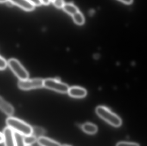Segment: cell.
I'll return each instance as SVG.
<instances>
[{"label": "cell", "instance_id": "ac0fdd59", "mask_svg": "<svg viewBox=\"0 0 147 146\" xmlns=\"http://www.w3.org/2000/svg\"><path fill=\"white\" fill-rule=\"evenodd\" d=\"M7 65V63L6 60L2 57L0 56V70L5 69Z\"/></svg>", "mask_w": 147, "mask_h": 146}, {"label": "cell", "instance_id": "3957f363", "mask_svg": "<svg viewBox=\"0 0 147 146\" xmlns=\"http://www.w3.org/2000/svg\"><path fill=\"white\" fill-rule=\"evenodd\" d=\"M7 64L12 72L20 80H25L28 79L29 77L28 72L18 60L11 58L9 60Z\"/></svg>", "mask_w": 147, "mask_h": 146}, {"label": "cell", "instance_id": "7a4b0ae2", "mask_svg": "<svg viewBox=\"0 0 147 146\" xmlns=\"http://www.w3.org/2000/svg\"><path fill=\"white\" fill-rule=\"evenodd\" d=\"M96 111L98 116L112 126L118 127L121 125L122 121L120 117L105 106H98Z\"/></svg>", "mask_w": 147, "mask_h": 146}, {"label": "cell", "instance_id": "5bb4252c", "mask_svg": "<svg viewBox=\"0 0 147 146\" xmlns=\"http://www.w3.org/2000/svg\"><path fill=\"white\" fill-rule=\"evenodd\" d=\"M37 138L33 135L24 136L23 138V143L24 145H31L34 144L36 141Z\"/></svg>", "mask_w": 147, "mask_h": 146}, {"label": "cell", "instance_id": "603a6c76", "mask_svg": "<svg viewBox=\"0 0 147 146\" xmlns=\"http://www.w3.org/2000/svg\"><path fill=\"white\" fill-rule=\"evenodd\" d=\"M3 142V134H2L0 133V144H1Z\"/></svg>", "mask_w": 147, "mask_h": 146}, {"label": "cell", "instance_id": "5b68a950", "mask_svg": "<svg viewBox=\"0 0 147 146\" xmlns=\"http://www.w3.org/2000/svg\"><path fill=\"white\" fill-rule=\"evenodd\" d=\"M44 81L40 79L20 80L18 82V86L20 89L25 91L37 89L44 87Z\"/></svg>", "mask_w": 147, "mask_h": 146}, {"label": "cell", "instance_id": "52a82bcc", "mask_svg": "<svg viewBox=\"0 0 147 146\" xmlns=\"http://www.w3.org/2000/svg\"><path fill=\"white\" fill-rule=\"evenodd\" d=\"M69 95L72 97L82 98L84 97L87 94L86 90L79 87H72L69 88L68 91Z\"/></svg>", "mask_w": 147, "mask_h": 146}, {"label": "cell", "instance_id": "44dd1931", "mask_svg": "<svg viewBox=\"0 0 147 146\" xmlns=\"http://www.w3.org/2000/svg\"><path fill=\"white\" fill-rule=\"evenodd\" d=\"M118 1L127 4H131L133 2V0H118Z\"/></svg>", "mask_w": 147, "mask_h": 146}, {"label": "cell", "instance_id": "4fadbf2b", "mask_svg": "<svg viewBox=\"0 0 147 146\" xmlns=\"http://www.w3.org/2000/svg\"><path fill=\"white\" fill-rule=\"evenodd\" d=\"M72 17L74 22L77 25H81L84 23V18L82 13L79 11L72 15Z\"/></svg>", "mask_w": 147, "mask_h": 146}, {"label": "cell", "instance_id": "7c38bea8", "mask_svg": "<svg viewBox=\"0 0 147 146\" xmlns=\"http://www.w3.org/2000/svg\"><path fill=\"white\" fill-rule=\"evenodd\" d=\"M63 8L65 12L72 16L79 11L78 8L72 3H65Z\"/></svg>", "mask_w": 147, "mask_h": 146}, {"label": "cell", "instance_id": "ba28073f", "mask_svg": "<svg viewBox=\"0 0 147 146\" xmlns=\"http://www.w3.org/2000/svg\"><path fill=\"white\" fill-rule=\"evenodd\" d=\"M13 4L26 11H31L34 9V5L28 0H9Z\"/></svg>", "mask_w": 147, "mask_h": 146}, {"label": "cell", "instance_id": "7402d4cb", "mask_svg": "<svg viewBox=\"0 0 147 146\" xmlns=\"http://www.w3.org/2000/svg\"><path fill=\"white\" fill-rule=\"evenodd\" d=\"M40 1H41V3L45 5H48L51 2V0H40Z\"/></svg>", "mask_w": 147, "mask_h": 146}, {"label": "cell", "instance_id": "9a60e30c", "mask_svg": "<svg viewBox=\"0 0 147 146\" xmlns=\"http://www.w3.org/2000/svg\"><path fill=\"white\" fill-rule=\"evenodd\" d=\"M45 133V130L42 128L38 127H34L32 128V135L35 136L37 138L43 136Z\"/></svg>", "mask_w": 147, "mask_h": 146}, {"label": "cell", "instance_id": "30bf717a", "mask_svg": "<svg viewBox=\"0 0 147 146\" xmlns=\"http://www.w3.org/2000/svg\"><path fill=\"white\" fill-rule=\"evenodd\" d=\"M38 142L41 146H59L60 144L53 140L47 137H40L38 139Z\"/></svg>", "mask_w": 147, "mask_h": 146}, {"label": "cell", "instance_id": "e0dca14e", "mask_svg": "<svg viewBox=\"0 0 147 146\" xmlns=\"http://www.w3.org/2000/svg\"><path fill=\"white\" fill-rule=\"evenodd\" d=\"M53 5L58 8H62L64 5L63 0H51Z\"/></svg>", "mask_w": 147, "mask_h": 146}, {"label": "cell", "instance_id": "8992f818", "mask_svg": "<svg viewBox=\"0 0 147 146\" xmlns=\"http://www.w3.org/2000/svg\"><path fill=\"white\" fill-rule=\"evenodd\" d=\"M13 130L8 127H5L3 130V142L6 146H15L14 133Z\"/></svg>", "mask_w": 147, "mask_h": 146}, {"label": "cell", "instance_id": "ffe728a7", "mask_svg": "<svg viewBox=\"0 0 147 146\" xmlns=\"http://www.w3.org/2000/svg\"><path fill=\"white\" fill-rule=\"evenodd\" d=\"M31 3H32L34 6H40L41 4V2L40 0H28Z\"/></svg>", "mask_w": 147, "mask_h": 146}, {"label": "cell", "instance_id": "277c9868", "mask_svg": "<svg viewBox=\"0 0 147 146\" xmlns=\"http://www.w3.org/2000/svg\"><path fill=\"white\" fill-rule=\"evenodd\" d=\"M44 86L61 93H68L69 88L68 85L57 79H48L45 80L44 81Z\"/></svg>", "mask_w": 147, "mask_h": 146}, {"label": "cell", "instance_id": "d6986e66", "mask_svg": "<svg viewBox=\"0 0 147 146\" xmlns=\"http://www.w3.org/2000/svg\"><path fill=\"white\" fill-rule=\"evenodd\" d=\"M117 146H138L139 144L134 142H128V141H121L118 142L117 144Z\"/></svg>", "mask_w": 147, "mask_h": 146}, {"label": "cell", "instance_id": "2e32d148", "mask_svg": "<svg viewBox=\"0 0 147 146\" xmlns=\"http://www.w3.org/2000/svg\"><path fill=\"white\" fill-rule=\"evenodd\" d=\"M15 141V145L22 146L24 145L23 143V138L24 136L22 135L19 133H14Z\"/></svg>", "mask_w": 147, "mask_h": 146}, {"label": "cell", "instance_id": "9c48e42d", "mask_svg": "<svg viewBox=\"0 0 147 146\" xmlns=\"http://www.w3.org/2000/svg\"><path fill=\"white\" fill-rule=\"evenodd\" d=\"M0 110L7 115L11 116L14 113V109L10 104L0 96Z\"/></svg>", "mask_w": 147, "mask_h": 146}, {"label": "cell", "instance_id": "cb8c5ba5", "mask_svg": "<svg viewBox=\"0 0 147 146\" xmlns=\"http://www.w3.org/2000/svg\"><path fill=\"white\" fill-rule=\"evenodd\" d=\"M8 0H0V3H4L7 2Z\"/></svg>", "mask_w": 147, "mask_h": 146}, {"label": "cell", "instance_id": "6da1fadb", "mask_svg": "<svg viewBox=\"0 0 147 146\" xmlns=\"http://www.w3.org/2000/svg\"><path fill=\"white\" fill-rule=\"evenodd\" d=\"M8 127L16 133L23 136L30 135L32 133V127L25 122L14 117H9L6 120Z\"/></svg>", "mask_w": 147, "mask_h": 146}, {"label": "cell", "instance_id": "8fae6325", "mask_svg": "<svg viewBox=\"0 0 147 146\" xmlns=\"http://www.w3.org/2000/svg\"><path fill=\"white\" fill-rule=\"evenodd\" d=\"M82 129L85 133L89 134H94L97 131V127L95 124L86 123L82 126Z\"/></svg>", "mask_w": 147, "mask_h": 146}]
</instances>
